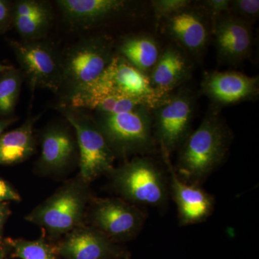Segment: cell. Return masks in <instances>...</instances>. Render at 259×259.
Returning <instances> with one entry per match:
<instances>
[{
  "instance_id": "1f68e13d",
  "label": "cell",
  "mask_w": 259,
  "mask_h": 259,
  "mask_svg": "<svg viewBox=\"0 0 259 259\" xmlns=\"http://www.w3.org/2000/svg\"><path fill=\"white\" fill-rule=\"evenodd\" d=\"M10 250V245L6 243V241H3L0 242V259H5L7 253Z\"/></svg>"
},
{
  "instance_id": "7c38bea8",
  "label": "cell",
  "mask_w": 259,
  "mask_h": 259,
  "mask_svg": "<svg viewBox=\"0 0 259 259\" xmlns=\"http://www.w3.org/2000/svg\"><path fill=\"white\" fill-rule=\"evenodd\" d=\"M56 253L64 259H126L128 253L103 233L86 224L57 241Z\"/></svg>"
},
{
  "instance_id": "4316f807",
  "label": "cell",
  "mask_w": 259,
  "mask_h": 259,
  "mask_svg": "<svg viewBox=\"0 0 259 259\" xmlns=\"http://www.w3.org/2000/svg\"><path fill=\"white\" fill-rule=\"evenodd\" d=\"M230 4V0H205L200 2L199 8L203 10L207 18L212 22V26L218 18L228 13Z\"/></svg>"
},
{
  "instance_id": "8992f818",
  "label": "cell",
  "mask_w": 259,
  "mask_h": 259,
  "mask_svg": "<svg viewBox=\"0 0 259 259\" xmlns=\"http://www.w3.org/2000/svg\"><path fill=\"white\" fill-rule=\"evenodd\" d=\"M59 110L72 127L79 150V176L91 183L115 168V156L107 144L93 117L82 109L61 105Z\"/></svg>"
},
{
  "instance_id": "ba28073f",
  "label": "cell",
  "mask_w": 259,
  "mask_h": 259,
  "mask_svg": "<svg viewBox=\"0 0 259 259\" xmlns=\"http://www.w3.org/2000/svg\"><path fill=\"white\" fill-rule=\"evenodd\" d=\"M146 214L139 206L120 197L95 198L89 205L86 221L114 243L125 242L137 236Z\"/></svg>"
},
{
  "instance_id": "ffe728a7",
  "label": "cell",
  "mask_w": 259,
  "mask_h": 259,
  "mask_svg": "<svg viewBox=\"0 0 259 259\" xmlns=\"http://www.w3.org/2000/svg\"><path fill=\"white\" fill-rule=\"evenodd\" d=\"M38 117H29L18 128L0 136V166L18 164L35 154L37 140L34 125Z\"/></svg>"
},
{
  "instance_id": "d6a6232c",
  "label": "cell",
  "mask_w": 259,
  "mask_h": 259,
  "mask_svg": "<svg viewBox=\"0 0 259 259\" xmlns=\"http://www.w3.org/2000/svg\"><path fill=\"white\" fill-rule=\"evenodd\" d=\"M13 67V66H8V65L0 64V74H3L5 71H8V70H9Z\"/></svg>"
},
{
  "instance_id": "44dd1931",
  "label": "cell",
  "mask_w": 259,
  "mask_h": 259,
  "mask_svg": "<svg viewBox=\"0 0 259 259\" xmlns=\"http://www.w3.org/2000/svg\"><path fill=\"white\" fill-rule=\"evenodd\" d=\"M161 51L156 39L146 34L122 37L117 47V54L148 75L157 63Z\"/></svg>"
},
{
  "instance_id": "3957f363",
  "label": "cell",
  "mask_w": 259,
  "mask_h": 259,
  "mask_svg": "<svg viewBox=\"0 0 259 259\" xmlns=\"http://www.w3.org/2000/svg\"><path fill=\"white\" fill-rule=\"evenodd\" d=\"M113 49L111 37L97 35L81 40L61 56L63 104L102 76L115 55Z\"/></svg>"
},
{
  "instance_id": "e0dca14e",
  "label": "cell",
  "mask_w": 259,
  "mask_h": 259,
  "mask_svg": "<svg viewBox=\"0 0 259 259\" xmlns=\"http://www.w3.org/2000/svg\"><path fill=\"white\" fill-rule=\"evenodd\" d=\"M166 163L171 172L172 194L178 208L181 224H195L207 219L212 212L214 199L196 184L181 180L170 161Z\"/></svg>"
},
{
  "instance_id": "ac0fdd59",
  "label": "cell",
  "mask_w": 259,
  "mask_h": 259,
  "mask_svg": "<svg viewBox=\"0 0 259 259\" xmlns=\"http://www.w3.org/2000/svg\"><path fill=\"white\" fill-rule=\"evenodd\" d=\"M192 65L185 52L176 45L168 46L162 51L159 59L150 74L156 91L163 99L190 79Z\"/></svg>"
},
{
  "instance_id": "4dcf8cb0",
  "label": "cell",
  "mask_w": 259,
  "mask_h": 259,
  "mask_svg": "<svg viewBox=\"0 0 259 259\" xmlns=\"http://www.w3.org/2000/svg\"><path fill=\"white\" fill-rule=\"evenodd\" d=\"M18 120V117H10L6 118H0V136L3 135L5 130L8 128L12 124L14 123Z\"/></svg>"
},
{
  "instance_id": "52a82bcc",
  "label": "cell",
  "mask_w": 259,
  "mask_h": 259,
  "mask_svg": "<svg viewBox=\"0 0 259 259\" xmlns=\"http://www.w3.org/2000/svg\"><path fill=\"white\" fill-rule=\"evenodd\" d=\"M194 94L182 89L152 110L153 135L159 145L163 159L182 146L190 134L195 108Z\"/></svg>"
},
{
  "instance_id": "d4e9b609",
  "label": "cell",
  "mask_w": 259,
  "mask_h": 259,
  "mask_svg": "<svg viewBox=\"0 0 259 259\" xmlns=\"http://www.w3.org/2000/svg\"><path fill=\"white\" fill-rule=\"evenodd\" d=\"M192 5L191 0H154L151 2L157 21L166 20Z\"/></svg>"
},
{
  "instance_id": "cb8c5ba5",
  "label": "cell",
  "mask_w": 259,
  "mask_h": 259,
  "mask_svg": "<svg viewBox=\"0 0 259 259\" xmlns=\"http://www.w3.org/2000/svg\"><path fill=\"white\" fill-rule=\"evenodd\" d=\"M5 241L13 250V255L20 259H59L55 246L47 241L42 233L37 240L28 241L25 239L8 238Z\"/></svg>"
},
{
  "instance_id": "f546056e",
  "label": "cell",
  "mask_w": 259,
  "mask_h": 259,
  "mask_svg": "<svg viewBox=\"0 0 259 259\" xmlns=\"http://www.w3.org/2000/svg\"><path fill=\"white\" fill-rule=\"evenodd\" d=\"M10 214L11 209L9 203L7 202H0V242L3 241V230Z\"/></svg>"
},
{
  "instance_id": "9a60e30c",
  "label": "cell",
  "mask_w": 259,
  "mask_h": 259,
  "mask_svg": "<svg viewBox=\"0 0 259 259\" xmlns=\"http://www.w3.org/2000/svg\"><path fill=\"white\" fill-rule=\"evenodd\" d=\"M208 20L203 10L192 5L165 20V30L179 47L199 59L208 44Z\"/></svg>"
},
{
  "instance_id": "9c48e42d",
  "label": "cell",
  "mask_w": 259,
  "mask_h": 259,
  "mask_svg": "<svg viewBox=\"0 0 259 259\" xmlns=\"http://www.w3.org/2000/svg\"><path fill=\"white\" fill-rule=\"evenodd\" d=\"M20 64L24 78L32 93L46 89L54 93L59 92L61 82V56L53 44L44 40H8Z\"/></svg>"
},
{
  "instance_id": "f1b7e54d",
  "label": "cell",
  "mask_w": 259,
  "mask_h": 259,
  "mask_svg": "<svg viewBox=\"0 0 259 259\" xmlns=\"http://www.w3.org/2000/svg\"><path fill=\"white\" fill-rule=\"evenodd\" d=\"M9 201L19 202L21 201V197L13 186L0 177V202Z\"/></svg>"
},
{
  "instance_id": "4fadbf2b",
  "label": "cell",
  "mask_w": 259,
  "mask_h": 259,
  "mask_svg": "<svg viewBox=\"0 0 259 259\" xmlns=\"http://www.w3.org/2000/svg\"><path fill=\"white\" fill-rule=\"evenodd\" d=\"M202 91L218 107L256 100L259 95L258 76L238 71H211L202 79Z\"/></svg>"
},
{
  "instance_id": "277c9868",
  "label": "cell",
  "mask_w": 259,
  "mask_h": 259,
  "mask_svg": "<svg viewBox=\"0 0 259 259\" xmlns=\"http://www.w3.org/2000/svg\"><path fill=\"white\" fill-rule=\"evenodd\" d=\"M93 118L116 158L144 154L153 148L152 111L147 107L110 115L95 113Z\"/></svg>"
},
{
  "instance_id": "2e32d148",
  "label": "cell",
  "mask_w": 259,
  "mask_h": 259,
  "mask_svg": "<svg viewBox=\"0 0 259 259\" xmlns=\"http://www.w3.org/2000/svg\"><path fill=\"white\" fill-rule=\"evenodd\" d=\"M64 20L74 28H89L124 13L129 2L123 0L56 1Z\"/></svg>"
},
{
  "instance_id": "484cf974",
  "label": "cell",
  "mask_w": 259,
  "mask_h": 259,
  "mask_svg": "<svg viewBox=\"0 0 259 259\" xmlns=\"http://www.w3.org/2000/svg\"><path fill=\"white\" fill-rule=\"evenodd\" d=\"M229 14L251 23L256 20L259 14L258 0H232L230 4Z\"/></svg>"
},
{
  "instance_id": "8fae6325",
  "label": "cell",
  "mask_w": 259,
  "mask_h": 259,
  "mask_svg": "<svg viewBox=\"0 0 259 259\" xmlns=\"http://www.w3.org/2000/svg\"><path fill=\"white\" fill-rule=\"evenodd\" d=\"M98 80L112 91L139 102L151 111L168 98L160 96L153 88L149 75L117 54H115Z\"/></svg>"
},
{
  "instance_id": "6da1fadb",
  "label": "cell",
  "mask_w": 259,
  "mask_h": 259,
  "mask_svg": "<svg viewBox=\"0 0 259 259\" xmlns=\"http://www.w3.org/2000/svg\"><path fill=\"white\" fill-rule=\"evenodd\" d=\"M220 112V108L212 105L199 127L180 147L176 173L187 183L204 179L226 157L230 134Z\"/></svg>"
},
{
  "instance_id": "d6986e66",
  "label": "cell",
  "mask_w": 259,
  "mask_h": 259,
  "mask_svg": "<svg viewBox=\"0 0 259 259\" xmlns=\"http://www.w3.org/2000/svg\"><path fill=\"white\" fill-rule=\"evenodd\" d=\"M61 105L93 110L96 113L107 115L132 112L145 107L139 102L112 91L98 79L79 90L66 103Z\"/></svg>"
},
{
  "instance_id": "7402d4cb",
  "label": "cell",
  "mask_w": 259,
  "mask_h": 259,
  "mask_svg": "<svg viewBox=\"0 0 259 259\" xmlns=\"http://www.w3.org/2000/svg\"><path fill=\"white\" fill-rule=\"evenodd\" d=\"M51 20V7L45 2L40 9L33 15L28 17H13V25L23 41H35L41 40L47 35Z\"/></svg>"
},
{
  "instance_id": "30bf717a",
  "label": "cell",
  "mask_w": 259,
  "mask_h": 259,
  "mask_svg": "<svg viewBox=\"0 0 259 259\" xmlns=\"http://www.w3.org/2000/svg\"><path fill=\"white\" fill-rule=\"evenodd\" d=\"M73 131L71 126L61 123L51 124L42 131L41 153L35 165L37 175L60 176L76 163L79 166V150Z\"/></svg>"
},
{
  "instance_id": "7a4b0ae2",
  "label": "cell",
  "mask_w": 259,
  "mask_h": 259,
  "mask_svg": "<svg viewBox=\"0 0 259 259\" xmlns=\"http://www.w3.org/2000/svg\"><path fill=\"white\" fill-rule=\"evenodd\" d=\"M93 197L90 183L78 175L32 209L25 220L40 227L50 241H58L85 224Z\"/></svg>"
},
{
  "instance_id": "83f0119b",
  "label": "cell",
  "mask_w": 259,
  "mask_h": 259,
  "mask_svg": "<svg viewBox=\"0 0 259 259\" xmlns=\"http://www.w3.org/2000/svg\"><path fill=\"white\" fill-rule=\"evenodd\" d=\"M13 4L0 0V33H3L13 25Z\"/></svg>"
},
{
  "instance_id": "5bb4252c",
  "label": "cell",
  "mask_w": 259,
  "mask_h": 259,
  "mask_svg": "<svg viewBox=\"0 0 259 259\" xmlns=\"http://www.w3.org/2000/svg\"><path fill=\"white\" fill-rule=\"evenodd\" d=\"M212 32L220 63L235 65L248 59L253 47L250 23L226 13L213 24Z\"/></svg>"
},
{
  "instance_id": "5b68a950",
  "label": "cell",
  "mask_w": 259,
  "mask_h": 259,
  "mask_svg": "<svg viewBox=\"0 0 259 259\" xmlns=\"http://www.w3.org/2000/svg\"><path fill=\"white\" fill-rule=\"evenodd\" d=\"M108 177L112 190L130 203L158 207L166 202L164 175L151 158L136 156L115 167Z\"/></svg>"
},
{
  "instance_id": "603a6c76",
  "label": "cell",
  "mask_w": 259,
  "mask_h": 259,
  "mask_svg": "<svg viewBox=\"0 0 259 259\" xmlns=\"http://www.w3.org/2000/svg\"><path fill=\"white\" fill-rule=\"evenodd\" d=\"M20 70L13 67L0 74V115L10 117L15 107L23 81Z\"/></svg>"
}]
</instances>
